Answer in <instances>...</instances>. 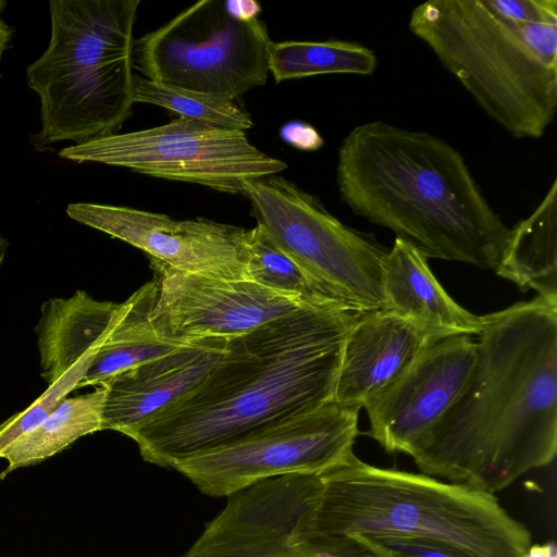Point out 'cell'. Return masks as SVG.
Masks as SVG:
<instances>
[{
	"label": "cell",
	"instance_id": "6da1fadb",
	"mask_svg": "<svg viewBox=\"0 0 557 557\" xmlns=\"http://www.w3.org/2000/svg\"><path fill=\"white\" fill-rule=\"evenodd\" d=\"M463 389L410 455L421 473L493 494L557 453V305L484 315Z\"/></svg>",
	"mask_w": 557,
	"mask_h": 557
},
{
	"label": "cell",
	"instance_id": "7a4b0ae2",
	"mask_svg": "<svg viewBox=\"0 0 557 557\" xmlns=\"http://www.w3.org/2000/svg\"><path fill=\"white\" fill-rule=\"evenodd\" d=\"M366 313L307 305L230 339L223 360L189 393L128 433L160 467L334 400L346 338Z\"/></svg>",
	"mask_w": 557,
	"mask_h": 557
},
{
	"label": "cell",
	"instance_id": "3957f363",
	"mask_svg": "<svg viewBox=\"0 0 557 557\" xmlns=\"http://www.w3.org/2000/svg\"><path fill=\"white\" fill-rule=\"evenodd\" d=\"M336 183L356 214L426 259L495 270L510 237L461 153L426 132L382 121L355 127L338 149Z\"/></svg>",
	"mask_w": 557,
	"mask_h": 557
},
{
	"label": "cell",
	"instance_id": "277c9868",
	"mask_svg": "<svg viewBox=\"0 0 557 557\" xmlns=\"http://www.w3.org/2000/svg\"><path fill=\"white\" fill-rule=\"evenodd\" d=\"M411 33L516 138H540L557 109L556 0H430Z\"/></svg>",
	"mask_w": 557,
	"mask_h": 557
},
{
	"label": "cell",
	"instance_id": "5b68a950",
	"mask_svg": "<svg viewBox=\"0 0 557 557\" xmlns=\"http://www.w3.org/2000/svg\"><path fill=\"white\" fill-rule=\"evenodd\" d=\"M315 535L399 534L437 542L462 557H522L529 529L495 495L368 465L351 454L320 475Z\"/></svg>",
	"mask_w": 557,
	"mask_h": 557
},
{
	"label": "cell",
	"instance_id": "8992f818",
	"mask_svg": "<svg viewBox=\"0 0 557 557\" xmlns=\"http://www.w3.org/2000/svg\"><path fill=\"white\" fill-rule=\"evenodd\" d=\"M140 0H51L50 40L26 67L40 102L35 148L115 134L134 102V26Z\"/></svg>",
	"mask_w": 557,
	"mask_h": 557
},
{
	"label": "cell",
	"instance_id": "52a82bcc",
	"mask_svg": "<svg viewBox=\"0 0 557 557\" xmlns=\"http://www.w3.org/2000/svg\"><path fill=\"white\" fill-rule=\"evenodd\" d=\"M272 44L238 0H201L134 40V72L157 83L236 100L267 84Z\"/></svg>",
	"mask_w": 557,
	"mask_h": 557
},
{
	"label": "cell",
	"instance_id": "ba28073f",
	"mask_svg": "<svg viewBox=\"0 0 557 557\" xmlns=\"http://www.w3.org/2000/svg\"><path fill=\"white\" fill-rule=\"evenodd\" d=\"M243 195L274 244L311 275L358 311L384 309V247L281 175L245 182Z\"/></svg>",
	"mask_w": 557,
	"mask_h": 557
},
{
	"label": "cell",
	"instance_id": "9c48e42d",
	"mask_svg": "<svg viewBox=\"0 0 557 557\" xmlns=\"http://www.w3.org/2000/svg\"><path fill=\"white\" fill-rule=\"evenodd\" d=\"M59 157L242 195L245 182L278 174L287 168L284 161L252 145L244 131L182 116L157 127L74 144L60 150Z\"/></svg>",
	"mask_w": 557,
	"mask_h": 557
},
{
	"label": "cell",
	"instance_id": "30bf717a",
	"mask_svg": "<svg viewBox=\"0 0 557 557\" xmlns=\"http://www.w3.org/2000/svg\"><path fill=\"white\" fill-rule=\"evenodd\" d=\"M359 411L332 400L183 459L172 469L212 497L287 474L322 475L354 454Z\"/></svg>",
	"mask_w": 557,
	"mask_h": 557
},
{
	"label": "cell",
	"instance_id": "8fae6325",
	"mask_svg": "<svg viewBox=\"0 0 557 557\" xmlns=\"http://www.w3.org/2000/svg\"><path fill=\"white\" fill-rule=\"evenodd\" d=\"M320 475L267 479L227 497L182 557H314Z\"/></svg>",
	"mask_w": 557,
	"mask_h": 557
},
{
	"label": "cell",
	"instance_id": "7c38bea8",
	"mask_svg": "<svg viewBox=\"0 0 557 557\" xmlns=\"http://www.w3.org/2000/svg\"><path fill=\"white\" fill-rule=\"evenodd\" d=\"M151 268L158 282L151 324L173 344L232 339L310 305L253 282L185 273L156 260Z\"/></svg>",
	"mask_w": 557,
	"mask_h": 557
},
{
	"label": "cell",
	"instance_id": "4fadbf2b",
	"mask_svg": "<svg viewBox=\"0 0 557 557\" xmlns=\"http://www.w3.org/2000/svg\"><path fill=\"white\" fill-rule=\"evenodd\" d=\"M66 213L177 271L250 282L244 250L246 228L203 218L174 220L165 214L91 202L70 203Z\"/></svg>",
	"mask_w": 557,
	"mask_h": 557
},
{
	"label": "cell",
	"instance_id": "5bb4252c",
	"mask_svg": "<svg viewBox=\"0 0 557 557\" xmlns=\"http://www.w3.org/2000/svg\"><path fill=\"white\" fill-rule=\"evenodd\" d=\"M476 339L453 335L430 343L366 406L367 434L388 453L411 455L455 403L472 371Z\"/></svg>",
	"mask_w": 557,
	"mask_h": 557
},
{
	"label": "cell",
	"instance_id": "9a60e30c",
	"mask_svg": "<svg viewBox=\"0 0 557 557\" xmlns=\"http://www.w3.org/2000/svg\"><path fill=\"white\" fill-rule=\"evenodd\" d=\"M230 339L183 345L162 357L129 368L100 386L106 395L101 431L128 435L138 425L195 388L225 357Z\"/></svg>",
	"mask_w": 557,
	"mask_h": 557
},
{
	"label": "cell",
	"instance_id": "2e32d148",
	"mask_svg": "<svg viewBox=\"0 0 557 557\" xmlns=\"http://www.w3.org/2000/svg\"><path fill=\"white\" fill-rule=\"evenodd\" d=\"M432 342L412 323L389 310L363 313L346 338L334 401L364 408Z\"/></svg>",
	"mask_w": 557,
	"mask_h": 557
},
{
	"label": "cell",
	"instance_id": "e0dca14e",
	"mask_svg": "<svg viewBox=\"0 0 557 557\" xmlns=\"http://www.w3.org/2000/svg\"><path fill=\"white\" fill-rule=\"evenodd\" d=\"M384 309L406 319L432 341L476 335L484 315L459 306L431 271L426 257L410 242L396 237L382 263Z\"/></svg>",
	"mask_w": 557,
	"mask_h": 557
},
{
	"label": "cell",
	"instance_id": "ac0fdd59",
	"mask_svg": "<svg viewBox=\"0 0 557 557\" xmlns=\"http://www.w3.org/2000/svg\"><path fill=\"white\" fill-rule=\"evenodd\" d=\"M121 310L122 304L96 300L85 290L44 302L35 327L41 377L53 384L85 357L96 355Z\"/></svg>",
	"mask_w": 557,
	"mask_h": 557
},
{
	"label": "cell",
	"instance_id": "d6986e66",
	"mask_svg": "<svg viewBox=\"0 0 557 557\" xmlns=\"http://www.w3.org/2000/svg\"><path fill=\"white\" fill-rule=\"evenodd\" d=\"M522 292L533 289L557 305V182L534 212L511 228L509 240L494 270Z\"/></svg>",
	"mask_w": 557,
	"mask_h": 557
},
{
	"label": "cell",
	"instance_id": "ffe728a7",
	"mask_svg": "<svg viewBox=\"0 0 557 557\" xmlns=\"http://www.w3.org/2000/svg\"><path fill=\"white\" fill-rule=\"evenodd\" d=\"M158 295L156 278L122 302L120 317L76 386H100L112 376L168 355L183 345L161 339L151 324ZM187 345V344H186Z\"/></svg>",
	"mask_w": 557,
	"mask_h": 557
},
{
	"label": "cell",
	"instance_id": "44dd1931",
	"mask_svg": "<svg viewBox=\"0 0 557 557\" xmlns=\"http://www.w3.org/2000/svg\"><path fill=\"white\" fill-rule=\"evenodd\" d=\"M104 395V387L98 386L91 393L65 397L41 423L3 450L0 458L8 461V467L0 473V480L17 468L54 456L85 435L101 431Z\"/></svg>",
	"mask_w": 557,
	"mask_h": 557
},
{
	"label": "cell",
	"instance_id": "7402d4cb",
	"mask_svg": "<svg viewBox=\"0 0 557 557\" xmlns=\"http://www.w3.org/2000/svg\"><path fill=\"white\" fill-rule=\"evenodd\" d=\"M248 278L270 289L298 297L314 306L350 307L271 239L261 223L244 233ZM356 310V309H355Z\"/></svg>",
	"mask_w": 557,
	"mask_h": 557
},
{
	"label": "cell",
	"instance_id": "603a6c76",
	"mask_svg": "<svg viewBox=\"0 0 557 557\" xmlns=\"http://www.w3.org/2000/svg\"><path fill=\"white\" fill-rule=\"evenodd\" d=\"M377 64L368 47L347 40L281 41L269 49V72L276 83L319 74H372Z\"/></svg>",
	"mask_w": 557,
	"mask_h": 557
},
{
	"label": "cell",
	"instance_id": "cb8c5ba5",
	"mask_svg": "<svg viewBox=\"0 0 557 557\" xmlns=\"http://www.w3.org/2000/svg\"><path fill=\"white\" fill-rule=\"evenodd\" d=\"M134 102L165 108L178 116L212 126L248 131L253 126L250 114L235 100L149 81L135 73Z\"/></svg>",
	"mask_w": 557,
	"mask_h": 557
},
{
	"label": "cell",
	"instance_id": "d4e9b609",
	"mask_svg": "<svg viewBox=\"0 0 557 557\" xmlns=\"http://www.w3.org/2000/svg\"><path fill=\"white\" fill-rule=\"evenodd\" d=\"M92 356L85 357L24 410L0 424V455L15 440L41 423L49 413L74 389L82 380Z\"/></svg>",
	"mask_w": 557,
	"mask_h": 557
},
{
	"label": "cell",
	"instance_id": "484cf974",
	"mask_svg": "<svg viewBox=\"0 0 557 557\" xmlns=\"http://www.w3.org/2000/svg\"><path fill=\"white\" fill-rule=\"evenodd\" d=\"M376 557H462L449 547L425 539L399 535L352 533Z\"/></svg>",
	"mask_w": 557,
	"mask_h": 557
},
{
	"label": "cell",
	"instance_id": "4316f807",
	"mask_svg": "<svg viewBox=\"0 0 557 557\" xmlns=\"http://www.w3.org/2000/svg\"><path fill=\"white\" fill-rule=\"evenodd\" d=\"M314 557H376L371 550L351 536L315 535Z\"/></svg>",
	"mask_w": 557,
	"mask_h": 557
},
{
	"label": "cell",
	"instance_id": "83f0119b",
	"mask_svg": "<svg viewBox=\"0 0 557 557\" xmlns=\"http://www.w3.org/2000/svg\"><path fill=\"white\" fill-rule=\"evenodd\" d=\"M280 135L290 146L305 151L318 150L324 144L318 131L312 125L301 121H293L283 125Z\"/></svg>",
	"mask_w": 557,
	"mask_h": 557
},
{
	"label": "cell",
	"instance_id": "f1b7e54d",
	"mask_svg": "<svg viewBox=\"0 0 557 557\" xmlns=\"http://www.w3.org/2000/svg\"><path fill=\"white\" fill-rule=\"evenodd\" d=\"M7 2L4 0H0V66L3 53L9 48L13 36V29L1 17ZM1 77L2 73L0 70V78Z\"/></svg>",
	"mask_w": 557,
	"mask_h": 557
},
{
	"label": "cell",
	"instance_id": "f546056e",
	"mask_svg": "<svg viewBox=\"0 0 557 557\" xmlns=\"http://www.w3.org/2000/svg\"><path fill=\"white\" fill-rule=\"evenodd\" d=\"M522 557H557L553 543L531 544Z\"/></svg>",
	"mask_w": 557,
	"mask_h": 557
},
{
	"label": "cell",
	"instance_id": "4dcf8cb0",
	"mask_svg": "<svg viewBox=\"0 0 557 557\" xmlns=\"http://www.w3.org/2000/svg\"><path fill=\"white\" fill-rule=\"evenodd\" d=\"M8 248H9V242L4 237L0 236V268L5 258Z\"/></svg>",
	"mask_w": 557,
	"mask_h": 557
}]
</instances>
